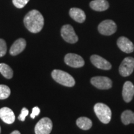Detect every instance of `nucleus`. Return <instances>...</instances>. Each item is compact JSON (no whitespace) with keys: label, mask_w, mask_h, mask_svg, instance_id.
<instances>
[{"label":"nucleus","mask_w":134,"mask_h":134,"mask_svg":"<svg viewBox=\"0 0 134 134\" xmlns=\"http://www.w3.org/2000/svg\"><path fill=\"white\" fill-rule=\"evenodd\" d=\"M24 24L29 31L32 33H38L42 29L44 25V19L39 11L32 10L25 16Z\"/></svg>","instance_id":"nucleus-1"},{"label":"nucleus","mask_w":134,"mask_h":134,"mask_svg":"<svg viewBox=\"0 0 134 134\" xmlns=\"http://www.w3.org/2000/svg\"><path fill=\"white\" fill-rule=\"evenodd\" d=\"M52 77L57 83L66 87H73L75 85L73 77L67 72L60 70H54L52 72Z\"/></svg>","instance_id":"nucleus-2"},{"label":"nucleus","mask_w":134,"mask_h":134,"mask_svg":"<svg viewBox=\"0 0 134 134\" xmlns=\"http://www.w3.org/2000/svg\"><path fill=\"white\" fill-rule=\"evenodd\" d=\"M94 110L100 122L105 124L109 123L112 116V112L109 107L104 103H99L94 105Z\"/></svg>","instance_id":"nucleus-3"},{"label":"nucleus","mask_w":134,"mask_h":134,"mask_svg":"<svg viewBox=\"0 0 134 134\" xmlns=\"http://www.w3.org/2000/svg\"><path fill=\"white\" fill-rule=\"evenodd\" d=\"M53 127L52 122L48 117H43L38 121L35 127L36 134H50Z\"/></svg>","instance_id":"nucleus-4"},{"label":"nucleus","mask_w":134,"mask_h":134,"mask_svg":"<svg viewBox=\"0 0 134 134\" xmlns=\"http://www.w3.org/2000/svg\"><path fill=\"white\" fill-rule=\"evenodd\" d=\"M61 36L66 42L75 43L78 42V37L71 25H64L61 29Z\"/></svg>","instance_id":"nucleus-5"},{"label":"nucleus","mask_w":134,"mask_h":134,"mask_svg":"<svg viewBox=\"0 0 134 134\" xmlns=\"http://www.w3.org/2000/svg\"><path fill=\"white\" fill-rule=\"evenodd\" d=\"M133 70L134 58L132 57L125 58L119 68L120 75L124 77L130 76L133 73Z\"/></svg>","instance_id":"nucleus-6"},{"label":"nucleus","mask_w":134,"mask_h":134,"mask_svg":"<svg viewBox=\"0 0 134 134\" xmlns=\"http://www.w3.org/2000/svg\"><path fill=\"white\" fill-rule=\"evenodd\" d=\"M117 31V25L112 20H105L98 26V31L104 36H110Z\"/></svg>","instance_id":"nucleus-7"},{"label":"nucleus","mask_w":134,"mask_h":134,"mask_svg":"<svg viewBox=\"0 0 134 134\" xmlns=\"http://www.w3.org/2000/svg\"><path fill=\"white\" fill-rule=\"evenodd\" d=\"M91 83L99 90H109L113 86V81L106 76H95L91 79Z\"/></svg>","instance_id":"nucleus-8"},{"label":"nucleus","mask_w":134,"mask_h":134,"mask_svg":"<svg viewBox=\"0 0 134 134\" xmlns=\"http://www.w3.org/2000/svg\"><path fill=\"white\" fill-rule=\"evenodd\" d=\"M65 62L68 66L73 68H81L85 65L83 58L79 55L75 53H68L65 55Z\"/></svg>","instance_id":"nucleus-9"},{"label":"nucleus","mask_w":134,"mask_h":134,"mask_svg":"<svg viewBox=\"0 0 134 134\" xmlns=\"http://www.w3.org/2000/svg\"><path fill=\"white\" fill-rule=\"evenodd\" d=\"M90 60L94 66L99 69H101L104 70H110L112 68V65L109 62L108 60L101 57L99 55H93L90 57Z\"/></svg>","instance_id":"nucleus-10"},{"label":"nucleus","mask_w":134,"mask_h":134,"mask_svg":"<svg viewBox=\"0 0 134 134\" xmlns=\"http://www.w3.org/2000/svg\"><path fill=\"white\" fill-rule=\"evenodd\" d=\"M118 47L124 52L130 53L134 51V45L128 38L125 37H120L117 42Z\"/></svg>","instance_id":"nucleus-11"},{"label":"nucleus","mask_w":134,"mask_h":134,"mask_svg":"<svg viewBox=\"0 0 134 134\" xmlns=\"http://www.w3.org/2000/svg\"><path fill=\"white\" fill-rule=\"evenodd\" d=\"M134 96V85L131 81H126L122 89V97L126 103H130Z\"/></svg>","instance_id":"nucleus-12"},{"label":"nucleus","mask_w":134,"mask_h":134,"mask_svg":"<svg viewBox=\"0 0 134 134\" xmlns=\"http://www.w3.org/2000/svg\"><path fill=\"white\" fill-rule=\"evenodd\" d=\"M0 118L6 124H11L15 120V115L11 109L4 107L0 109Z\"/></svg>","instance_id":"nucleus-13"},{"label":"nucleus","mask_w":134,"mask_h":134,"mask_svg":"<svg viewBox=\"0 0 134 134\" xmlns=\"http://www.w3.org/2000/svg\"><path fill=\"white\" fill-rule=\"evenodd\" d=\"M26 47V41H25L24 38H18V40H16L13 43L11 48H10V54L13 55V56H16V55L21 53L25 49Z\"/></svg>","instance_id":"nucleus-14"},{"label":"nucleus","mask_w":134,"mask_h":134,"mask_svg":"<svg viewBox=\"0 0 134 134\" xmlns=\"http://www.w3.org/2000/svg\"><path fill=\"white\" fill-rule=\"evenodd\" d=\"M70 16L74 21L79 23H83L86 19V14L83 10L79 8H71L69 12Z\"/></svg>","instance_id":"nucleus-15"},{"label":"nucleus","mask_w":134,"mask_h":134,"mask_svg":"<svg viewBox=\"0 0 134 134\" xmlns=\"http://www.w3.org/2000/svg\"><path fill=\"white\" fill-rule=\"evenodd\" d=\"M91 9L96 11H104L109 7V4L106 0H93L90 4Z\"/></svg>","instance_id":"nucleus-16"},{"label":"nucleus","mask_w":134,"mask_h":134,"mask_svg":"<svg viewBox=\"0 0 134 134\" xmlns=\"http://www.w3.org/2000/svg\"><path fill=\"white\" fill-rule=\"evenodd\" d=\"M76 125L82 130H88L91 128L93 122L88 117H81L76 120Z\"/></svg>","instance_id":"nucleus-17"},{"label":"nucleus","mask_w":134,"mask_h":134,"mask_svg":"<svg viewBox=\"0 0 134 134\" xmlns=\"http://www.w3.org/2000/svg\"><path fill=\"white\" fill-rule=\"evenodd\" d=\"M121 120L124 125L134 124V113L130 110H124L121 114Z\"/></svg>","instance_id":"nucleus-18"},{"label":"nucleus","mask_w":134,"mask_h":134,"mask_svg":"<svg viewBox=\"0 0 134 134\" xmlns=\"http://www.w3.org/2000/svg\"><path fill=\"white\" fill-rule=\"evenodd\" d=\"M0 73L7 79H11L13 76L12 68L6 63H0Z\"/></svg>","instance_id":"nucleus-19"},{"label":"nucleus","mask_w":134,"mask_h":134,"mask_svg":"<svg viewBox=\"0 0 134 134\" xmlns=\"http://www.w3.org/2000/svg\"><path fill=\"white\" fill-rule=\"evenodd\" d=\"M11 94V90L8 86L0 85V99H6Z\"/></svg>","instance_id":"nucleus-20"},{"label":"nucleus","mask_w":134,"mask_h":134,"mask_svg":"<svg viewBox=\"0 0 134 134\" xmlns=\"http://www.w3.org/2000/svg\"><path fill=\"white\" fill-rule=\"evenodd\" d=\"M7 52L6 43L2 38H0V57L4 56Z\"/></svg>","instance_id":"nucleus-21"},{"label":"nucleus","mask_w":134,"mask_h":134,"mask_svg":"<svg viewBox=\"0 0 134 134\" xmlns=\"http://www.w3.org/2000/svg\"><path fill=\"white\" fill-rule=\"evenodd\" d=\"M29 0H13V3L17 8L21 9L27 4Z\"/></svg>","instance_id":"nucleus-22"},{"label":"nucleus","mask_w":134,"mask_h":134,"mask_svg":"<svg viewBox=\"0 0 134 134\" xmlns=\"http://www.w3.org/2000/svg\"><path fill=\"white\" fill-rule=\"evenodd\" d=\"M29 114V110L26 108H23L21 110V113L18 117V119L21 121H24L26 119V117Z\"/></svg>","instance_id":"nucleus-23"},{"label":"nucleus","mask_w":134,"mask_h":134,"mask_svg":"<svg viewBox=\"0 0 134 134\" xmlns=\"http://www.w3.org/2000/svg\"><path fill=\"white\" fill-rule=\"evenodd\" d=\"M40 113H41V110L40 109L38 108V107H34L32 109V113L31 114V117L32 119H34L35 117L39 114Z\"/></svg>","instance_id":"nucleus-24"},{"label":"nucleus","mask_w":134,"mask_h":134,"mask_svg":"<svg viewBox=\"0 0 134 134\" xmlns=\"http://www.w3.org/2000/svg\"><path fill=\"white\" fill-rule=\"evenodd\" d=\"M10 134H21V133L18 130H14V131L12 132Z\"/></svg>","instance_id":"nucleus-25"},{"label":"nucleus","mask_w":134,"mask_h":134,"mask_svg":"<svg viewBox=\"0 0 134 134\" xmlns=\"http://www.w3.org/2000/svg\"><path fill=\"white\" fill-rule=\"evenodd\" d=\"M0 133H1V127H0Z\"/></svg>","instance_id":"nucleus-26"}]
</instances>
